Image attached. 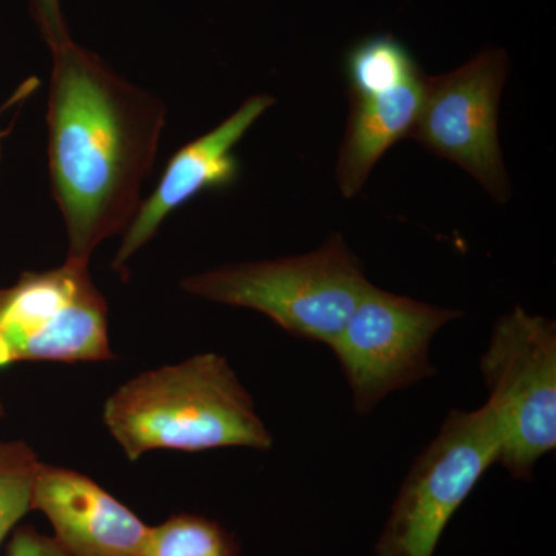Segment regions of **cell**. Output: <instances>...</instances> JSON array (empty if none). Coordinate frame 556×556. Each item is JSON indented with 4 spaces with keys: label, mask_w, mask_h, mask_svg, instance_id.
I'll return each mask as SVG.
<instances>
[{
    "label": "cell",
    "mask_w": 556,
    "mask_h": 556,
    "mask_svg": "<svg viewBox=\"0 0 556 556\" xmlns=\"http://www.w3.org/2000/svg\"><path fill=\"white\" fill-rule=\"evenodd\" d=\"M508 72L507 53L481 51L463 67L426 76L422 104L409 138L477 179L497 203L510 199L497 110Z\"/></svg>",
    "instance_id": "ba28073f"
},
{
    "label": "cell",
    "mask_w": 556,
    "mask_h": 556,
    "mask_svg": "<svg viewBox=\"0 0 556 556\" xmlns=\"http://www.w3.org/2000/svg\"><path fill=\"white\" fill-rule=\"evenodd\" d=\"M368 283L345 239L334 233L308 254L223 266L185 278L181 288L258 311L289 334L331 348Z\"/></svg>",
    "instance_id": "3957f363"
},
{
    "label": "cell",
    "mask_w": 556,
    "mask_h": 556,
    "mask_svg": "<svg viewBox=\"0 0 556 556\" xmlns=\"http://www.w3.org/2000/svg\"><path fill=\"white\" fill-rule=\"evenodd\" d=\"M274 104L276 100L269 94L249 98L219 126L182 146L172 156L152 195L139 204L134 222L123 233L118 254L113 260L115 270L123 274L130 258L179 207L204 190L226 189L237 181L240 163L233 149Z\"/></svg>",
    "instance_id": "9c48e42d"
},
{
    "label": "cell",
    "mask_w": 556,
    "mask_h": 556,
    "mask_svg": "<svg viewBox=\"0 0 556 556\" xmlns=\"http://www.w3.org/2000/svg\"><path fill=\"white\" fill-rule=\"evenodd\" d=\"M109 309L89 263L22 274L0 289V368L17 362L113 361Z\"/></svg>",
    "instance_id": "8992f818"
},
{
    "label": "cell",
    "mask_w": 556,
    "mask_h": 556,
    "mask_svg": "<svg viewBox=\"0 0 556 556\" xmlns=\"http://www.w3.org/2000/svg\"><path fill=\"white\" fill-rule=\"evenodd\" d=\"M501 455L492 405L452 409L416 457L391 507L376 556H433L450 519Z\"/></svg>",
    "instance_id": "277c9868"
},
{
    "label": "cell",
    "mask_w": 556,
    "mask_h": 556,
    "mask_svg": "<svg viewBox=\"0 0 556 556\" xmlns=\"http://www.w3.org/2000/svg\"><path fill=\"white\" fill-rule=\"evenodd\" d=\"M9 556H70L54 538L42 535L35 527L22 526L13 533Z\"/></svg>",
    "instance_id": "9a60e30c"
},
{
    "label": "cell",
    "mask_w": 556,
    "mask_h": 556,
    "mask_svg": "<svg viewBox=\"0 0 556 556\" xmlns=\"http://www.w3.org/2000/svg\"><path fill=\"white\" fill-rule=\"evenodd\" d=\"M102 417L130 460L153 450L273 447L251 394L215 353L142 372L108 399Z\"/></svg>",
    "instance_id": "7a4b0ae2"
},
{
    "label": "cell",
    "mask_w": 556,
    "mask_h": 556,
    "mask_svg": "<svg viewBox=\"0 0 556 556\" xmlns=\"http://www.w3.org/2000/svg\"><path fill=\"white\" fill-rule=\"evenodd\" d=\"M501 430V464L527 481L556 448V324L515 308L496 321L479 362Z\"/></svg>",
    "instance_id": "5b68a950"
},
{
    "label": "cell",
    "mask_w": 556,
    "mask_h": 556,
    "mask_svg": "<svg viewBox=\"0 0 556 556\" xmlns=\"http://www.w3.org/2000/svg\"><path fill=\"white\" fill-rule=\"evenodd\" d=\"M33 508L46 515L70 556L144 554L150 527L79 471L40 464Z\"/></svg>",
    "instance_id": "30bf717a"
},
{
    "label": "cell",
    "mask_w": 556,
    "mask_h": 556,
    "mask_svg": "<svg viewBox=\"0 0 556 556\" xmlns=\"http://www.w3.org/2000/svg\"><path fill=\"white\" fill-rule=\"evenodd\" d=\"M350 94L378 93L419 75L407 47L391 35H375L351 47L345 58Z\"/></svg>",
    "instance_id": "7c38bea8"
},
{
    "label": "cell",
    "mask_w": 556,
    "mask_h": 556,
    "mask_svg": "<svg viewBox=\"0 0 556 556\" xmlns=\"http://www.w3.org/2000/svg\"><path fill=\"white\" fill-rule=\"evenodd\" d=\"M463 316V311L393 294L369 281L331 346L351 388L354 409L368 415L390 394L433 376L431 340Z\"/></svg>",
    "instance_id": "52a82bcc"
},
{
    "label": "cell",
    "mask_w": 556,
    "mask_h": 556,
    "mask_svg": "<svg viewBox=\"0 0 556 556\" xmlns=\"http://www.w3.org/2000/svg\"><path fill=\"white\" fill-rule=\"evenodd\" d=\"M25 442H0V544L28 511L40 467Z\"/></svg>",
    "instance_id": "5bb4252c"
},
{
    "label": "cell",
    "mask_w": 556,
    "mask_h": 556,
    "mask_svg": "<svg viewBox=\"0 0 556 556\" xmlns=\"http://www.w3.org/2000/svg\"><path fill=\"white\" fill-rule=\"evenodd\" d=\"M142 556H240L239 546L217 521L179 514L150 527Z\"/></svg>",
    "instance_id": "4fadbf2b"
},
{
    "label": "cell",
    "mask_w": 556,
    "mask_h": 556,
    "mask_svg": "<svg viewBox=\"0 0 556 556\" xmlns=\"http://www.w3.org/2000/svg\"><path fill=\"white\" fill-rule=\"evenodd\" d=\"M51 51V192L67 230V260L89 263L102 241L134 222L167 110L72 39Z\"/></svg>",
    "instance_id": "6da1fadb"
},
{
    "label": "cell",
    "mask_w": 556,
    "mask_h": 556,
    "mask_svg": "<svg viewBox=\"0 0 556 556\" xmlns=\"http://www.w3.org/2000/svg\"><path fill=\"white\" fill-rule=\"evenodd\" d=\"M31 2L40 31L50 49H58L62 43L68 42L72 38L68 36L64 17L61 14L60 0H31Z\"/></svg>",
    "instance_id": "2e32d148"
},
{
    "label": "cell",
    "mask_w": 556,
    "mask_h": 556,
    "mask_svg": "<svg viewBox=\"0 0 556 556\" xmlns=\"http://www.w3.org/2000/svg\"><path fill=\"white\" fill-rule=\"evenodd\" d=\"M3 416V405H2V402H0V417Z\"/></svg>",
    "instance_id": "e0dca14e"
},
{
    "label": "cell",
    "mask_w": 556,
    "mask_h": 556,
    "mask_svg": "<svg viewBox=\"0 0 556 556\" xmlns=\"http://www.w3.org/2000/svg\"><path fill=\"white\" fill-rule=\"evenodd\" d=\"M426 76L419 73L378 93L350 94V118L338 161L339 189L345 199L356 197L383 153L412 134Z\"/></svg>",
    "instance_id": "8fae6325"
}]
</instances>
